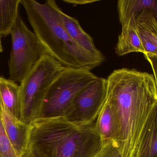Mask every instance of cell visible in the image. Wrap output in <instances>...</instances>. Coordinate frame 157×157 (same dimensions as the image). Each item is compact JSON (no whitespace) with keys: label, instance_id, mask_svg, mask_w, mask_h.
Listing matches in <instances>:
<instances>
[{"label":"cell","instance_id":"14","mask_svg":"<svg viewBox=\"0 0 157 157\" xmlns=\"http://www.w3.org/2000/svg\"><path fill=\"white\" fill-rule=\"evenodd\" d=\"M21 0H0V53L3 51L2 39L10 34L19 14Z\"/></svg>","mask_w":157,"mask_h":157},{"label":"cell","instance_id":"12","mask_svg":"<svg viewBox=\"0 0 157 157\" xmlns=\"http://www.w3.org/2000/svg\"><path fill=\"white\" fill-rule=\"evenodd\" d=\"M135 19L132 18L121 25L122 30L115 48L116 53L119 56L131 53H144L136 29Z\"/></svg>","mask_w":157,"mask_h":157},{"label":"cell","instance_id":"6","mask_svg":"<svg viewBox=\"0 0 157 157\" xmlns=\"http://www.w3.org/2000/svg\"><path fill=\"white\" fill-rule=\"evenodd\" d=\"M10 35L9 79L21 83L34 66L47 54L34 33L25 25L20 14Z\"/></svg>","mask_w":157,"mask_h":157},{"label":"cell","instance_id":"3","mask_svg":"<svg viewBox=\"0 0 157 157\" xmlns=\"http://www.w3.org/2000/svg\"><path fill=\"white\" fill-rule=\"evenodd\" d=\"M21 3L47 54L63 67L92 70L103 62L104 57L87 52L70 37L62 25L55 1L40 3L35 0H21Z\"/></svg>","mask_w":157,"mask_h":157},{"label":"cell","instance_id":"2","mask_svg":"<svg viewBox=\"0 0 157 157\" xmlns=\"http://www.w3.org/2000/svg\"><path fill=\"white\" fill-rule=\"evenodd\" d=\"M103 143L94 123L81 125L66 117L38 118L28 125L25 152L32 157H96Z\"/></svg>","mask_w":157,"mask_h":157},{"label":"cell","instance_id":"18","mask_svg":"<svg viewBox=\"0 0 157 157\" xmlns=\"http://www.w3.org/2000/svg\"><path fill=\"white\" fill-rule=\"evenodd\" d=\"M96 157H122L115 141L109 140L103 141L102 146Z\"/></svg>","mask_w":157,"mask_h":157},{"label":"cell","instance_id":"15","mask_svg":"<svg viewBox=\"0 0 157 157\" xmlns=\"http://www.w3.org/2000/svg\"><path fill=\"white\" fill-rule=\"evenodd\" d=\"M19 91L20 87L17 82L0 75V101L20 120Z\"/></svg>","mask_w":157,"mask_h":157},{"label":"cell","instance_id":"11","mask_svg":"<svg viewBox=\"0 0 157 157\" xmlns=\"http://www.w3.org/2000/svg\"><path fill=\"white\" fill-rule=\"evenodd\" d=\"M135 157H157V107L150 114L140 138Z\"/></svg>","mask_w":157,"mask_h":157},{"label":"cell","instance_id":"19","mask_svg":"<svg viewBox=\"0 0 157 157\" xmlns=\"http://www.w3.org/2000/svg\"><path fill=\"white\" fill-rule=\"evenodd\" d=\"M64 2L72 4L74 6H77L78 5H84V4H90L96 2V1H86V0H64Z\"/></svg>","mask_w":157,"mask_h":157},{"label":"cell","instance_id":"13","mask_svg":"<svg viewBox=\"0 0 157 157\" xmlns=\"http://www.w3.org/2000/svg\"><path fill=\"white\" fill-rule=\"evenodd\" d=\"M117 11L121 25L133 18H136L144 10L157 12V0H119Z\"/></svg>","mask_w":157,"mask_h":157},{"label":"cell","instance_id":"20","mask_svg":"<svg viewBox=\"0 0 157 157\" xmlns=\"http://www.w3.org/2000/svg\"><path fill=\"white\" fill-rule=\"evenodd\" d=\"M21 157H32V156L30 155V154L28 153L27 152H25L21 156Z\"/></svg>","mask_w":157,"mask_h":157},{"label":"cell","instance_id":"7","mask_svg":"<svg viewBox=\"0 0 157 157\" xmlns=\"http://www.w3.org/2000/svg\"><path fill=\"white\" fill-rule=\"evenodd\" d=\"M106 91V79L98 78L77 95L66 118L78 124L94 123L105 102Z\"/></svg>","mask_w":157,"mask_h":157},{"label":"cell","instance_id":"17","mask_svg":"<svg viewBox=\"0 0 157 157\" xmlns=\"http://www.w3.org/2000/svg\"><path fill=\"white\" fill-rule=\"evenodd\" d=\"M0 157H18L7 136L0 112Z\"/></svg>","mask_w":157,"mask_h":157},{"label":"cell","instance_id":"16","mask_svg":"<svg viewBox=\"0 0 157 157\" xmlns=\"http://www.w3.org/2000/svg\"><path fill=\"white\" fill-rule=\"evenodd\" d=\"M95 128L103 141L115 140L117 125L113 110L105 100L94 122Z\"/></svg>","mask_w":157,"mask_h":157},{"label":"cell","instance_id":"1","mask_svg":"<svg viewBox=\"0 0 157 157\" xmlns=\"http://www.w3.org/2000/svg\"><path fill=\"white\" fill-rule=\"evenodd\" d=\"M106 100L117 125L116 143L122 157H135L150 114L157 107V82L153 74L127 68L106 79Z\"/></svg>","mask_w":157,"mask_h":157},{"label":"cell","instance_id":"4","mask_svg":"<svg viewBox=\"0 0 157 157\" xmlns=\"http://www.w3.org/2000/svg\"><path fill=\"white\" fill-rule=\"evenodd\" d=\"M98 78L89 69L64 67L48 88L38 118L66 117L77 95Z\"/></svg>","mask_w":157,"mask_h":157},{"label":"cell","instance_id":"9","mask_svg":"<svg viewBox=\"0 0 157 157\" xmlns=\"http://www.w3.org/2000/svg\"><path fill=\"white\" fill-rule=\"evenodd\" d=\"M0 112L7 136L17 157L25 152L28 125L16 118L0 101Z\"/></svg>","mask_w":157,"mask_h":157},{"label":"cell","instance_id":"8","mask_svg":"<svg viewBox=\"0 0 157 157\" xmlns=\"http://www.w3.org/2000/svg\"><path fill=\"white\" fill-rule=\"evenodd\" d=\"M136 29L144 50L145 58L149 62L157 80V12L144 10L135 19Z\"/></svg>","mask_w":157,"mask_h":157},{"label":"cell","instance_id":"10","mask_svg":"<svg viewBox=\"0 0 157 157\" xmlns=\"http://www.w3.org/2000/svg\"><path fill=\"white\" fill-rule=\"evenodd\" d=\"M58 12L63 27L75 43L87 52L97 56L104 57L95 46L91 36L82 28L78 20L63 12L59 7Z\"/></svg>","mask_w":157,"mask_h":157},{"label":"cell","instance_id":"5","mask_svg":"<svg viewBox=\"0 0 157 157\" xmlns=\"http://www.w3.org/2000/svg\"><path fill=\"white\" fill-rule=\"evenodd\" d=\"M64 67L46 54L22 81L19 85L20 120L22 122L29 125L39 117L48 88Z\"/></svg>","mask_w":157,"mask_h":157}]
</instances>
